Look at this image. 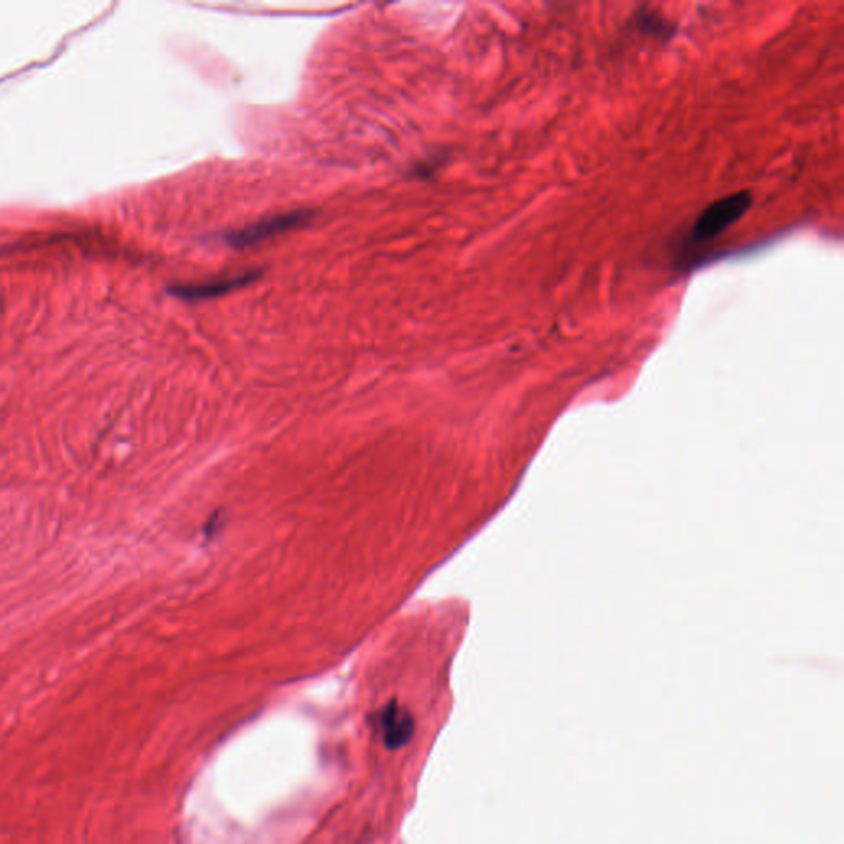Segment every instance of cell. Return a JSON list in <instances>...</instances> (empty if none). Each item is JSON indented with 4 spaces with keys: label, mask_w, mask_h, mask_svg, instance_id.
I'll return each instance as SVG.
<instances>
[{
    "label": "cell",
    "mask_w": 844,
    "mask_h": 844,
    "mask_svg": "<svg viewBox=\"0 0 844 844\" xmlns=\"http://www.w3.org/2000/svg\"><path fill=\"white\" fill-rule=\"evenodd\" d=\"M259 276V272H241L236 276L218 277V279H210V281L198 282V284H188V286H180L175 289V294L187 299V301H203V299H215V297L225 296L228 292L236 291L241 287H246Z\"/></svg>",
    "instance_id": "cell-4"
},
{
    "label": "cell",
    "mask_w": 844,
    "mask_h": 844,
    "mask_svg": "<svg viewBox=\"0 0 844 844\" xmlns=\"http://www.w3.org/2000/svg\"><path fill=\"white\" fill-rule=\"evenodd\" d=\"M635 27L640 32L662 38V40H668L675 35V25L671 24L670 20H666L660 12H653L650 9L638 10L635 14Z\"/></svg>",
    "instance_id": "cell-5"
},
{
    "label": "cell",
    "mask_w": 844,
    "mask_h": 844,
    "mask_svg": "<svg viewBox=\"0 0 844 844\" xmlns=\"http://www.w3.org/2000/svg\"><path fill=\"white\" fill-rule=\"evenodd\" d=\"M414 718L408 709L398 703L386 704L385 708L376 713L375 727L380 732L381 741L391 751L406 746L414 736Z\"/></svg>",
    "instance_id": "cell-3"
},
{
    "label": "cell",
    "mask_w": 844,
    "mask_h": 844,
    "mask_svg": "<svg viewBox=\"0 0 844 844\" xmlns=\"http://www.w3.org/2000/svg\"><path fill=\"white\" fill-rule=\"evenodd\" d=\"M312 220V213L309 211H291L284 215L269 216L264 220L253 223V225L231 231L225 236L226 243L235 248H251L263 241L271 240L274 236L286 235L289 231L301 228Z\"/></svg>",
    "instance_id": "cell-2"
},
{
    "label": "cell",
    "mask_w": 844,
    "mask_h": 844,
    "mask_svg": "<svg viewBox=\"0 0 844 844\" xmlns=\"http://www.w3.org/2000/svg\"><path fill=\"white\" fill-rule=\"evenodd\" d=\"M751 205L752 195L747 190L732 193V195L719 198L716 202L711 203L694 220L693 228L690 231L691 243L698 246V244L716 240L718 236L723 235L724 231L729 230L736 221L741 220L742 216L746 215L747 210L751 208Z\"/></svg>",
    "instance_id": "cell-1"
}]
</instances>
